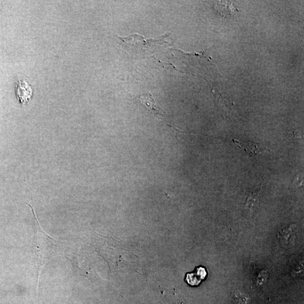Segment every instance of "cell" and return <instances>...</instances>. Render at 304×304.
Wrapping results in <instances>:
<instances>
[{
  "mask_svg": "<svg viewBox=\"0 0 304 304\" xmlns=\"http://www.w3.org/2000/svg\"><path fill=\"white\" fill-rule=\"evenodd\" d=\"M29 205L32 208V212L37 222L33 247L34 251H35L34 256H35L38 266L37 278L39 280V276L41 275L45 265L53 255L54 243L53 239L50 238L48 234L42 230L40 224L37 220L36 214L34 212L33 208L31 205Z\"/></svg>",
  "mask_w": 304,
  "mask_h": 304,
  "instance_id": "cell-1",
  "label": "cell"
},
{
  "mask_svg": "<svg viewBox=\"0 0 304 304\" xmlns=\"http://www.w3.org/2000/svg\"><path fill=\"white\" fill-rule=\"evenodd\" d=\"M16 95L20 103L26 104L31 101L33 89L31 84L26 80H19L16 82Z\"/></svg>",
  "mask_w": 304,
  "mask_h": 304,
  "instance_id": "cell-2",
  "label": "cell"
},
{
  "mask_svg": "<svg viewBox=\"0 0 304 304\" xmlns=\"http://www.w3.org/2000/svg\"><path fill=\"white\" fill-rule=\"evenodd\" d=\"M134 98L139 100L143 105L147 108V111L151 113L154 116L157 117L160 120L163 118V114L160 111L161 108L157 106L155 101L150 94L138 95L137 96H135Z\"/></svg>",
  "mask_w": 304,
  "mask_h": 304,
  "instance_id": "cell-3",
  "label": "cell"
},
{
  "mask_svg": "<svg viewBox=\"0 0 304 304\" xmlns=\"http://www.w3.org/2000/svg\"><path fill=\"white\" fill-rule=\"evenodd\" d=\"M233 141L237 146L245 150L250 155L254 154H262L267 152V149L262 148L258 144L254 142H243L233 139Z\"/></svg>",
  "mask_w": 304,
  "mask_h": 304,
  "instance_id": "cell-4",
  "label": "cell"
},
{
  "mask_svg": "<svg viewBox=\"0 0 304 304\" xmlns=\"http://www.w3.org/2000/svg\"><path fill=\"white\" fill-rule=\"evenodd\" d=\"M262 186L257 187L252 192L250 196L248 197L247 206L248 207L253 206L254 204L256 203L258 201V194L260 193Z\"/></svg>",
  "mask_w": 304,
  "mask_h": 304,
  "instance_id": "cell-5",
  "label": "cell"
}]
</instances>
